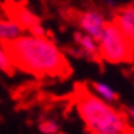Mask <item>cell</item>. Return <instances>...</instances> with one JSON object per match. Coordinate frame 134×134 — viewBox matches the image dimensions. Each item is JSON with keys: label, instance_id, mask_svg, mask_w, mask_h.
Listing matches in <instances>:
<instances>
[{"label": "cell", "instance_id": "obj_11", "mask_svg": "<svg viewBox=\"0 0 134 134\" xmlns=\"http://www.w3.org/2000/svg\"><path fill=\"white\" fill-rule=\"evenodd\" d=\"M39 131L44 134H54L59 133V125L53 121H44L39 124Z\"/></svg>", "mask_w": 134, "mask_h": 134}, {"label": "cell", "instance_id": "obj_7", "mask_svg": "<svg viewBox=\"0 0 134 134\" xmlns=\"http://www.w3.org/2000/svg\"><path fill=\"white\" fill-rule=\"evenodd\" d=\"M23 32V27L12 20H0V41L18 38Z\"/></svg>", "mask_w": 134, "mask_h": 134}, {"label": "cell", "instance_id": "obj_3", "mask_svg": "<svg viewBox=\"0 0 134 134\" xmlns=\"http://www.w3.org/2000/svg\"><path fill=\"white\" fill-rule=\"evenodd\" d=\"M101 59L109 63L134 62V42L130 41L113 21L104 23V33L98 45Z\"/></svg>", "mask_w": 134, "mask_h": 134}, {"label": "cell", "instance_id": "obj_12", "mask_svg": "<svg viewBox=\"0 0 134 134\" xmlns=\"http://www.w3.org/2000/svg\"><path fill=\"white\" fill-rule=\"evenodd\" d=\"M118 14L122 15L127 21H130V23L134 26V5H128V6L119 8V9H118Z\"/></svg>", "mask_w": 134, "mask_h": 134}, {"label": "cell", "instance_id": "obj_4", "mask_svg": "<svg viewBox=\"0 0 134 134\" xmlns=\"http://www.w3.org/2000/svg\"><path fill=\"white\" fill-rule=\"evenodd\" d=\"M62 17L74 24H79L87 35H91L95 41H101L104 33V18L101 14L95 12V11H89V12H80L75 9H65L62 11Z\"/></svg>", "mask_w": 134, "mask_h": 134}, {"label": "cell", "instance_id": "obj_1", "mask_svg": "<svg viewBox=\"0 0 134 134\" xmlns=\"http://www.w3.org/2000/svg\"><path fill=\"white\" fill-rule=\"evenodd\" d=\"M14 66L36 79H68L72 68L68 59L45 36H23L0 41Z\"/></svg>", "mask_w": 134, "mask_h": 134}, {"label": "cell", "instance_id": "obj_9", "mask_svg": "<svg viewBox=\"0 0 134 134\" xmlns=\"http://www.w3.org/2000/svg\"><path fill=\"white\" fill-rule=\"evenodd\" d=\"M91 87L93 91L97 92L98 95L104 99H107V101H118L119 97H118V93L115 91H111L107 85H104V83H98V81H92L91 83Z\"/></svg>", "mask_w": 134, "mask_h": 134}, {"label": "cell", "instance_id": "obj_10", "mask_svg": "<svg viewBox=\"0 0 134 134\" xmlns=\"http://www.w3.org/2000/svg\"><path fill=\"white\" fill-rule=\"evenodd\" d=\"M0 71H3L9 77H12L14 74H15V66H14V63L11 62L9 56L6 54L5 48L2 47V44H0Z\"/></svg>", "mask_w": 134, "mask_h": 134}, {"label": "cell", "instance_id": "obj_6", "mask_svg": "<svg viewBox=\"0 0 134 134\" xmlns=\"http://www.w3.org/2000/svg\"><path fill=\"white\" fill-rule=\"evenodd\" d=\"M74 41L86 53V59L87 60L95 62L98 65H103V59L99 56V51H98V47H97V44H95V39L91 35H81V33L77 32V33H74Z\"/></svg>", "mask_w": 134, "mask_h": 134}, {"label": "cell", "instance_id": "obj_8", "mask_svg": "<svg viewBox=\"0 0 134 134\" xmlns=\"http://www.w3.org/2000/svg\"><path fill=\"white\" fill-rule=\"evenodd\" d=\"M111 21L121 29V32L128 38V39H130V41H133L134 42V26L131 24L130 21H127V20L124 18L122 15H119L118 12L113 15V20H111Z\"/></svg>", "mask_w": 134, "mask_h": 134}, {"label": "cell", "instance_id": "obj_2", "mask_svg": "<svg viewBox=\"0 0 134 134\" xmlns=\"http://www.w3.org/2000/svg\"><path fill=\"white\" fill-rule=\"evenodd\" d=\"M74 95L79 115L85 122L87 133H134V128L127 122V116L104 103L101 98L92 95L85 85L75 86Z\"/></svg>", "mask_w": 134, "mask_h": 134}, {"label": "cell", "instance_id": "obj_14", "mask_svg": "<svg viewBox=\"0 0 134 134\" xmlns=\"http://www.w3.org/2000/svg\"><path fill=\"white\" fill-rule=\"evenodd\" d=\"M107 2H110V0H107Z\"/></svg>", "mask_w": 134, "mask_h": 134}, {"label": "cell", "instance_id": "obj_13", "mask_svg": "<svg viewBox=\"0 0 134 134\" xmlns=\"http://www.w3.org/2000/svg\"><path fill=\"white\" fill-rule=\"evenodd\" d=\"M130 116H131V119H134V109L130 110Z\"/></svg>", "mask_w": 134, "mask_h": 134}, {"label": "cell", "instance_id": "obj_5", "mask_svg": "<svg viewBox=\"0 0 134 134\" xmlns=\"http://www.w3.org/2000/svg\"><path fill=\"white\" fill-rule=\"evenodd\" d=\"M6 14L9 15V18L12 21H15L17 24L23 27V30H29L35 36H47L45 30L41 26V18L36 17L35 14H32L29 9L23 8L20 3H14L12 0H9Z\"/></svg>", "mask_w": 134, "mask_h": 134}]
</instances>
